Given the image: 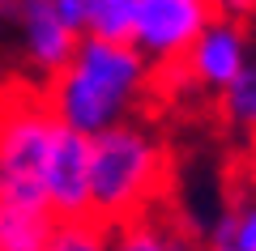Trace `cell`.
Instances as JSON below:
<instances>
[{"mask_svg":"<svg viewBox=\"0 0 256 251\" xmlns=\"http://www.w3.org/2000/svg\"><path fill=\"white\" fill-rule=\"evenodd\" d=\"M154 81L158 72L132 43L82 38L73 60L43 85V98L64 128L82 136H98L116 124L137 119Z\"/></svg>","mask_w":256,"mask_h":251,"instance_id":"1","label":"cell"},{"mask_svg":"<svg viewBox=\"0 0 256 251\" xmlns=\"http://www.w3.org/2000/svg\"><path fill=\"white\" fill-rule=\"evenodd\" d=\"M171 153L141 119L90 136V217L120 226L162 205Z\"/></svg>","mask_w":256,"mask_h":251,"instance_id":"2","label":"cell"},{"mask_svg":"<svg viewBox=\"0 0 256 251\" xmlns=\"http://www.w3.org/2000/svg\"><path fill=\"white\" fill-rule=\"evenodd\" d=\"M60 119L52 115L43 90H18L0 98V205H38L43 200V166Z\"/></svg>","mask_w":256,"mask_h":251,"instance_id":"3","label":"cell"},{"mask_svg":"<svg viewBox=\"0 0 256 251\" xmlns=\"http://www.w3.org/2000/svg\"><path fill=\"white\" fill-rule=\"evenodd\" d=\"M210 21H214L210 0H137L132 47L146 55V64L158 77H166L184 64L188 47Z\"/></svg>","mask_w":256,"mask_h":251,"instance_id":"4","label":"cell"},{"mask_svg":"<svg viewBox=\"0 0 256 251\" xmlns=\"http://www.w3.org/2000/svg\"><path fill=\"white\" fill-rule=\"evenodd\" d=\"M252 60H256V47H252L248 26L214 17L210 26L196 34V43L188 47L184 64H180L175 72H166V77H180V81H188L192 90L218 98V94L226 90V85H230V81H235Z\"/></svg>","mask_w":256,"mask_h":251,"instance_id":"5","label":"cell"},{"mask_svg":"<svg viewBox=\"0 0 256 251\" xmlns=\"http://www.w3.org/2000/svg\"><path fill=\"white\" fill-rule=\"evenodd\" d=\"M9 21L18 30V51H22V64L26 72L47 85L64 64L73 60L82 34L68 30L56 13V0H9Z\"/></svg>","mask_w":256,"mask_h":251,"instance_id":"6","label":"cell"},{"mask_svg":"<svg viewBox=\"0 0 256 251\" xmlns=\"http://www.w3.org/2000/svg\"><path fill=\"white\" fill-rule=\"evenodd\" d=\"M43 200L56 222L90 217V136L60 124L43 166Z\"/></svg>","mask_w":256,"mask_h":251,"instance_id":"7","label":"cell"},{"mask_svg":"<svg viewBox=\"0 0 256 251\" xmlns=\"http://www.w3.org/2000/svg\"><path fill=\"white\" fill-rule=\"evenodd\" d=\"M111 251H201V247L192 243L188 226L180 217L158 205L132 222L111 226Z\"/></svg>","mask_w":256,"mask_h":251,"instance_id":"8","label":"cell"},{"mask_svg":"<svg viewBox=\"0 0 256 251\" xmlns=\"http://www.w3.org/2000/svg\"><path fill=\"white\" fill-rule=\"evenodd\" d=\"M201 251H256V196L248 183L230 192L218 213L205 222Z\"/></svg>","mask_w":256,"mask_h":251,"instance_id":"9","label":"cell"},{"mask_svg":"<svg viewBox=\"0 0 256 251\" xmlns=\"http://www.w3.org/2000/svg\"><path fill=\"white\" fill-rule=\"evenodd\" d=\"M60 230L52 209L38 205H0V251H47Z\"/></svg>","mask_w":256,"mask_h":251,"instance_id":"10","label":"cell"},{"mask_svg":"<svg viewBox=\"0 0 256 251\" xmlns=\"http://www.w3.org/2000/svg\"><path fill=\"white\" fill-rule=\"evenodd\" d=\"M214 102H218L222 124H226L230 132H244L248 141H252V136H256V60L248 64V68L239 72Z\"/></svg>","mask_w":256,"mask_h":251,"instance_id":"11","label":"cell"},{"mask_svg":"<svg viewBox=\"0 0 256 251\" xmlns=\"http://www.w3.org/2000/svg\"><path fill=\"white\" fill-rule=\"evenodd\" d=\"M137 0H86V38L132 43Z\"/></svg>","mask_w":256,"mask_h":251,"instance_id":"12","label":"cell"},{"mask_svg":"<svg viewBox=\"0 0 256 251\" xmlns=\"http://www.w3.org/2000/svg\"><path fill=\"white\" fill-rule=\"evenodd\" d=\"M47 251H111V226L82 217V222H60Z\"/></svg>","mask_w":256,"mask_h":251,"instance_id":"13","label":"cell"},{"mask_svg":"<svg viewBox=\"0 0 256 251\" xmlns=\"http://www.w3.org/2000/svg\"><path fill=\"white\" fill-rule=\"evenodd\" d=\"M210 9L222 21H239V26L256 21V0H210Z\"/></svg>","mask_w":256,"mask_h":251,"instance_id":"14","label":"cell"},{"mask_svg":"<svg viewBox=\"0 0 256 251\" xmlns=\"http://www.w3.org/2000/svg\"><path fill=\"white\" fill-rule=\"evenodd\" d=\"M56 13L68 30H77L86 38V0H56Z\"/></svg>","mask_w":256,"mask_h":251,"instance_id":"15","label":"cell"},{"mask_svg":"<svg viewBox=\"0 0 256 251\" xmlns=\"http://www.w3.org/2000/svg\"><path fill=\"white\" fill-rule=\"evenodd\" d=\"M244 175H248V188H252V196H256V136L248 141V162H244Z\"/></svg>","mask_w":256,"mask_h":251,"instance_id":"16","label":"cell"},{"mask_svg":"<svg viewBox=\"0 0 256 251\" xmlns=\"http://www.w3.org/2000/svg\"><path fill=\"white\" fill-rule=\"evenodd\" d=\"M0 21H9V0H0Z\"/></svg>","mask_w":256,"mask_h":251,"instance_id":"17","label":"cell"}]
</instances>
